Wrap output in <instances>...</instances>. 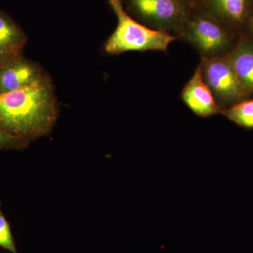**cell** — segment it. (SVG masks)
<instances>
[{
  "mask_svg": "<svg viewBox=\"0 0 253 253\" xmlns=\"http://www.w3.org/2000/svg\"><path fill=\"white\" fill-rule=\"evenodd\" d=\"M44 76L36 63L19 56L0 67V93L27 87Z\"/></svg>",
  "mask_w": 253,
  "mask_h": 253,
  "instance_id": "52a82bcc",
  "label": "cell"
},
{
  "mask_svg": "<svg viewBox=\"0 0 253 253\" xmlns=\"http://www.w3.org/2000/svg\"><path fill=\"white\" fill-rule=\"evenodd\" d=\"M29 142L18 139L0 130V151L1 150H19L26 148Z\"/></svg>",
  "mask_w": 253,
  "mask_h": 253,
  "instance_id": "4fadbf2b",
  "label": "cell"
},
{
  "mask_svg": "<svg viewBox=\"0 0 253 253\" xmlns=\"http://www.w3.org/2000/svg\"><path fill=\"white\" fill-rule=\"evenodd\" d=\"M118 20L117 27L105 44L109 54L126 51H168L169 44L177 39L166 32L152 29L136 21L125 9L123 0H109Z\"/></svg>",
  "mask_w": 253,
  "mask_h": 253,
  "instance_id": "7a4b0ae2",
  "label": "cell"
},
{
  "mask_svg": "<svg viewBox=\"0 0 253 253\" xmlns=\"http://www.w3.org/2000/svg\"><path fill=\"white\" fill-rule=\"evenodd\" d=\"M181 97L186 106L199 117L209 118L221 113L212 91L204 81L199 65L183 88Z\"/></svg>",
  "mask_w": 253,
  "mask_h": 253,
  "instance_id": "8992f818",
  "label": "cell"
},
{
  "mask_svg": "<svg viewBox=\"0 0 253 253\" xmlns=\"http://www.w3.org/2000/svg\"><path fill=\"white\" fill-rule=\"evenodd\" d=\"M229 29L213 15L194 4L176 38L189 43L201 58L222 57L231 52Z\"/></svg>",
  "mask_w": 253,
  "mask_h": 253,
  "instance_id": "3957f363",
  "label": "cell"
},
{
  "mask_svg": "<svg viewBox=\"0 0 253 253\" xmlns=\"http://www.w3.org/2000/svg\"><path fill=\"white\" fill-rule=\"evenodd\" d=\"M250 25H251V29H252L253 33V14L251 16V18L249 20Z\"/></svg>",
  "mask_w": 253,
  "mask_h": 253,
  "instance_id": "5bb4252c",
  "label": "cell"
},
{
  "mask_svg": "<svg viewBox=\"0 0 253 253\" xmlns=\"http://www.w3.org/2000/svg\"><path fill=\"white\" fill-rule=\"evenodd\" d=\"M233 69L246 91L253 92V46L242 43L227 55Z\"/></svg>",
  "mask_w": 253,
  "mask_h": 253,
  "instance_id": "30bf717a",
  "label": "cell"
},
{
  "mask_svg": "<svg viewBox=\"0 0 253 253\" xmlns=\"http://www.w3.org/2000/svg\"><path fill=\"white\" fill-rule=\"evenodd\" d=\"M202 8L228 28L239 26L249 21L253 13L252 0H196Z\"/></svg>",
  "mask_w": 253,
  "mask_h": 253,
  "instance_id": "ba28073f",
  "label": "cell"
},
{
  "mask_svg": "<svg viewBox=\"0 0 253 253\" xmlns=\"http://www.w3.org/2000/svg\"><path fill=\"white\" fill-rule=\"evenodd\" d=\"M221 113L241 127L253 129V99L239 101L222 110Z\"/></svg>",
  "mask_w": 253,
  "mask_h": 253,
  "instance_id": "8fae6325",
  "label": "cell"
},
{
  "mask_svg": "<svg viewBox=\"0 0 253 253\" xmlns=\"http://www.w3.org/2000/svg\"><path fill=\"white\" fill-rule=\"evenodd\" d=\"M123 2L136 21L176 38L195 4L189 0H125Z\"/></svg>",
  "mask_w": 253,
  "mask_h": 253,
  "instance_id": "277c9868",
  "label": "cell"
},
{
  "mask_svg": "<svg viewBox=\"0 0 253 253\" xmlns=\"http://www.w3.org/2000/svg\"><path fill=\"white\" fill-rule=\"evenodd\" d=\"M0 246L11 253H18L14 244L9 223L1 211L0 207Z\"/></svg>",
  "mask_w": 253,
  "mask_h": 253,
  "instance_id": "7c38bea8",
  "label": "cell"
},
{
  "mask_svg": "<svg viewBox=\"0 0 253 253\" xmlns=\"http://www.w3.org/2000/svg\"><path fill=\"white\" fill-rule=\"evenodd\" d=\"M199 66L204 81L212 91L221 112L243 101L249 94L236 76L227 55L211 59L201 58Z\"/></svg>",
  "mask_w": 253,
  "mask_h": 253,
  "instance_id": "5b68a950",
  "label": "cell"
},
{
  "mask_svg": "<svg viewBox=\"0 0 253 253\" xmlns=\"http://www.w3.org/2000/svg\"><path fill=\"white\" fill-rule=\"evenodd\" d=\"M189 1H191V2H192L193 4H195V2H196V0H189Z\"/></svg>",
  "mask_w": 253,
  "mask_h": 253,
  "instance_id": "9a60e30c",
  "label": "cell"
},
{
  "mask_svg": "<svg viewBox=\"0 0 253 253\" xmlns=\"http://www.w3.org/2000/svg\"><path fill=\"white\" fill-rule=\"evenodd\" d=\"M28 37L9 15L0 10V67L22 56Z\"/></svg>",
  "mask_w": 253,
  "mask_h": 253,
  "instance_id": "9c48e42d",
  "label": "cell"
},
{
  "mask_svg": "<svg viewBox=\"0 0 253 253\" xmlns=\"http://www.w3.org/2000/svg\"><path fill=\"white\" fill-rule=\"evenodd\" d=\"M49 78L10 92L0 93V130L28 142L49 134L58 117Z\"/></svg>",
  "mask_w": 253,
  "mask_h": 253,
  "instance_id": "6da1fadb",
  "label": "cell"
}]
</instances>
